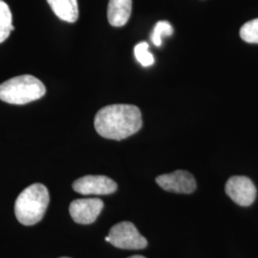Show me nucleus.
Listing matches in <instances>:
<instances>
[{"label":"nucleus","instance_id":"16","mask_svg":"<svg viewBox=\"0 0 258 258\" xmlns=\"http://www.w3.org/2000/svg\"><path fill=\"white\" fill-rule=\"evenodd\" d=\"M60 258H71V257H60Z\"/></svg>","mask_w":258,"mask_h":258},{"label":"nucleus","instance_id":"1","mask_svg":"<svg viewBox=\"0 0 258 258\" xmlns=\"http://www.w3.org/2000/svg\"><path fill=\"white\" fill-rule=\"evenodd\" d=\"M94 125L103 138L120 141L142 128V113L132 104H111L98 111Z\"/></svg>","mask_w":258,"mask_h":258},{"label":"nucleus","instance_id":"11","mask_svg":"<svg viewBox=\"0 0 258 258\" xmlns=\"http://www.w3.org/2000/svg\"><path fill=\"white\" fill-rule=\"evenodd\" d=\"M13 18L9 6L4 1L0 0V43L9 37L12 31H14Z\"/></svg>","mask_w":258,"mask_h":258},{"label":"nucleus","instance_id":"7","mask_svg":"<svg viewBox=\"0 0 258 258\" xmlns=\"http://www.w3.org/2000/svg\"><path fill=\"white\" fill-rule=\"evenodd\" d=\"M156 183L163 189L174 194H192L196 189V181L194 175L185 170L158 176Z\"/></svg>","mask_w":258,"mask_h":258},{"label":"nucleus","instance_id":"14","mask_svg":"<svg viewBox=\"0 0 258 258\" xmlns=\"http://www.w3.org/2000/svg\"><path fill=\"white\" fill-rule=\"evenodd\" d=\"M148 48H149V45L147 42H141L137 44L134 49V54L136 56V59L144 67H148V66L153 64L155 61L154 55L148 51Z\"/></svg>","mask_w":258,"mask_h":258},{"label":"nucleus","instance_id":"13","mask_svg":"<svg viewBox=\"0 0 258 258\" xmlns=\"http://www.w3.org/2000/svg\"><path fill=\"white\" fill-rule=\"evenodd\" d=\"M240 37L248 43H258V19L245 23L240 29Z\"/></svg>","mask_w":258,"mask_h":258},{"label":"nucleus","instance_id":"5","mask_svg":"<svg viewBox=\"0 0 258 258\" xmlns=\"http://www.w3.org/2000/svg\"><path fill=\"white\" fill-rule=\"evenodd\" d=\"M226 194L234 203L249 207L256 198V187L246 176H232L225 186Z\"/></svg>","mask_w":258,"mask_h":258},{"label":"nucleus","instance_id":"2","mask_svg":"<svg viewBox=\"0 0 258 258\" xmlns=\"http://www.w3.org/2000/svg\"><path fill=\"white\" fill-rule=\"evenodd\" d=\"M50 201L46 186L33 184L19 194L15 204V213L19 223L24 226H33L40 221Z\"/></svg>","mask_w":258,"mask_h":258},{"label":"nucleus","instance_id":"3","mask_svg":"<svg viewBox=\"0 0 258 258\" xmlns=\"http://www.w3.org/2000/svg\"><path fill=\"white\" fill-rule=\"evenodd\" d=\"M46 93L44 84L31 75L12 78L0 84V100L10 104H26L42 98Z\"/></svg>","mask_w":258,"mask_h":258},{"label":"nucleus","instance_id":"10","mask_svg":"<svg viewBox=\"0 0 258 258\" xmlns=\"http://www.w3.org/2000/svg\"><path fill=\"white\" fill-rule=\"evenodd\" d=\"M47 2L58 19L69 23H74L79 19L77 0H47Z\"/></svg>","mask_w":258,"mask_h":258},{"label":"nucleus","instance_id":"4","mask_svg":"<svg viewBox=\"0 0 258 258\" xmlns=\"http://www.w3.org/2000/svg\"><path fill=\"white\" fill-rule=\"evenodd\" d=\"M105 241L122 249H142L148 246V240L140 234L133 223L128 221L113 226Z\"/></svg>","mask_w":258,"mask_h":258},{"label":"nucleus","instance_id":"6","mask_svg":"<svg viewBox=\"0 0 258 258\" xmlns=\"http://www.w3.org/2000/svg\"><path fill=\"white\" fill-rule=\"evenodd\" d=\"M117 187L116 182L103 175L84 176L73 184L75 191L83 195H108L114 194Z\"/></svg>","mask_w":258,"mask_h":258},{"label":"nucleus","instance_id":"15","mask_svg":"<svg viewBox=\"0 0 258 258\" xmlns=\"http://www.w3.org/2000/svg\"><path fill=\"white\" fill-rule=\"evenodd\" d=\"M128 258H147L145 257V256H143V255H133V256H130Z\"/></svg>","mask_w":258,"mask_h":258},{"label":"nucleus","instance_id":"8","mask_svg":"<svg viewBox=\"0 0 258 258\" xmlns=\"http://www.w3.org/2000/svg\"><path fill=\"white\" fill-rule=\"evenodd\" d=\"M103 209V202L99 198L78 199L70 204L69 212L76 223L82 225L92 224Z\"/></svg>","mask_w":258,"mask_h":258},{"label":"nucleus","instance_id":"12","mask_svg":"<svg viewBox=\"0 0 258 258\" xmlns=\"http://www.w3.org/2000/svg\"><path fill=\"white\" fill-rule=\"evenodd\" d=\"M172 34H173V27L168 21L166 20L158 21L151 34V41L154 43L155 46H161L164 37H169Z\"/></svg>","mask_w":258,"mask_h":258},{"label":"nucleus","instance_id":"9","mask_svg":"<svg viewBox=\"0 0 258 258\" xmlns=\"http://www.w3.org/2000/svg\"><path fill=\"white\" fill-rule=\"evenodd\" d=\"M132 0H109L107 19L114 27L124 26L131 16Z\"/></svg>","mask_w":258,"mask_h":258}]
</instances>
